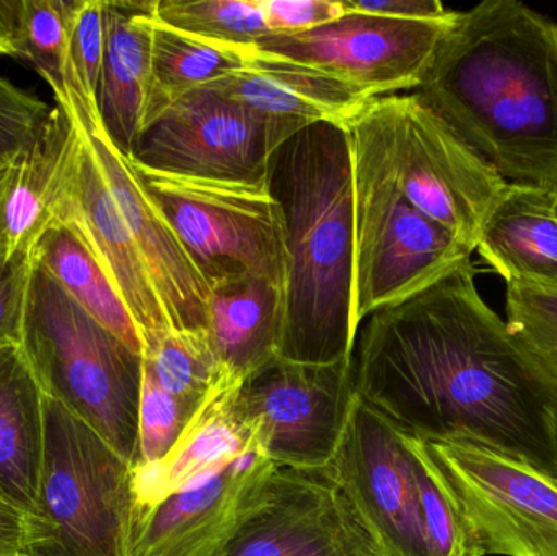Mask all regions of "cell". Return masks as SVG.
I'll list each match as a JSON object with an SVG mask.
<instances>
[{
  "label": "cell",
  "instance_id": "1",
  "mask_svg": "<svg viewBox=\"0 0 557 556\" xmlns=\"http://www.w3.org/2000/svg\"><path fill=\"white\" fill-rule=\"evenodd\" d=\"M474 274L463 261L363 320L356 394L412 436L478 444L557 480L555 397Z\"/></svg>",
  "mask_w": 557,
  "mask_h": 556
},
{
  "label": "cell",
  "instance_id": "2",
  "mask_svg": "<svg viewBox=\"0 0 557 556\" xmlns=\"http://www.w3.org/2000/svg\"><path fill=\"white\" fill-rule=\"evenodd\" d=\"M414 94L507 183L557 189V23L519 0L458 12Z\"/></svg>",
  "mask_w": 557,
  "mask_h": 556
},
{
  "label": "cell",
  "instance_id": "3",
  "mask_svg": "<svg viewBox=\"0 0 557 556\" xmlns=\"http://www.w3.org/2000/svg\"><path fill=\"white\" fill-rule=\"evenodd\" d=\"M268 186L284 224V317L278 358H352V152L347 127L318 123L274 150Z\"/></svg>",
  "mask_w": 557,
  "mask_h": 556
},
{
  "label": "cell",
  "instance_id": "4",
  "mask_svg": "<svg viewBox=\"0 0 557 556\" xmlns=\"http://www.w3.org/2000/svg\"><path fill=\"white\" fill-rule=\"evenodd\" d=\"M20 346L45 395L85 421L134 467L144 356L35 264Z\"/></svg>",
  "mask_w": 557,
  "mask_h": 556
},
{
  "label": "cell",
  "instance_id": "5",
  "mask_svg": "<svg viewBox=\"0 0 557 556\" xmlns=\"http://www.w3.org/2000/svg\"><path fill=\"white\" fill-rule=\"evenodd\" d=\"M133 467L45 395V441L28 556H127Z\"/></svg>",
  "mask_w": 557,
  "mask_h": 556
},
{
  "label": "cell",
  "instance_id": "6",
  "mask_svg": "<svg viewBox=\"0 0 557 556\" xmlns=\"http://www.w3.org/2000/svg\"><path fill=\"white\" fill-rule=\"evenodd\" d=\"M352 152L354 312L357 325L425 289L473 250L399 191L369 127L347 124Z\"/></svg>",
  "mask_w": 557,
  "mask_h": 556
},
{
  "label": "cell",
  "instance_id": "7",
  "mask_svg": "<svg viewBox=\"0 0 557 556\" xmlns=\"http://www.w3.org/2000/svg\"><path fill=\"white\" fill-rule=\"evenodd\" d=\"M357 116L406 199L474 251L509 183L416 94L373 98Z\"/></svg>",
  "mask_w": 557,
  "mask_h": 556
},
{
  "label": "cell",
  "instance_id": "8",
  "mask_svg": "<svg viewBox=\"0 0 557 556\" xmlns=\"http://www.w3.org/2000/svg\"><path fill=\"white\" fill-rule=\"evenodd\" d=\"M133 166L208 284L251 274L284 289V224L268 183L215 182Z\"/></svg>",
  "mask_w": 557,
  "mask_h": 556
},
{
  "label": "cell",
  "instance_id": "9",
  "mask_svg": "<svg viewBox=\"0 0 557 556\" xmlns=\"http://www.w3.org/2000/svg\"><path fill=\"white\" fill-rule=\"evenodd\" d=\"M356 398L352 358L327 365L274 358L232 394L235 418L276 467H330Z\"/></svg>",
  "mask_w": 557,
  "mask_h": 556
},
{
  "label": "cell",
  "instance_id": "10",
  "mask_svg": "<svg viewBox=\"0 0 557 556\" xmlns=\"http://www.w3.org/2000/svg\"><path fill=\"white\" fill-rule=\"evenodd\" d=\"M425 446L483 556H557V480L467 441Z\"/></svg>",
  "mask_w": 557,
  "mask_h": 556
},
{
  "label": "cell",
  "instance_id": "11",
  "mask_svg": "<svg viewBox=\"0 0 557 556\" xmlns=\"http://www.w3.org/2000/svg\"><path fill=\"white\" fill-rule=\"evenodd\" d=\"M457 16L412 22L347 12L310 32L267 36L251 51L310 65L372 97H386L421 87Z\"/></svg>",
  "mask_w": 557,
  "mask_h": 556
},
{
  "label": "cell",
  "instance_id": "12",
  "mask_svg": "<svg viewBox=\"0 0 557 556\" xmlns=\"http://www.w3.org/2000/svg\"><path fill=\"white\" fill-rule=\"evenodd\" d=\"M331 475L385 556H431L405 433L356 394Z\"/></svg>",
  "mask_w": 557,
  "mask_h": 556
},
{
  "label": "cell",
  "instance_id": "13",
  "mask_svg": "<svg viewBox=\"0 0 557 556\" xmlns=\"http://www.w3.org/2000/svg\"><path fill=\"white\" fill-rule=\"evenodd\" d=\"M271 153L263 124L205 85L147 124L129 160L170 175L263 185Z\"/></svg>",
  "mask_w": 557,
  "mask_h": 556
},
{
  "label": "cell",
  "instance_id": "14",
  "mask_svg": "<svg viewBox=\"0 0 557 556\" xmlns=\"http://www.w3.org/2000/svg\"><path fill=\"white\" fill-rule=\"evenodd\" d=\"M219 556H385L330 469L276 467L267 492Z\"/></svg>",
  "mask_w": 557,
  "mask_h": 556
},
{
  "label": "cell",
  "instance_id": "15",
  "mask_svg": "<svg viewBox=\"0 0 557 556\" xmlns=\"http://www.w3.org/2000/svg\"><path fill=\"white\" fill-rule=\"evenodd\" d=\"M78 129L81 134L55 191L54 222L71 231L100 264L133 316L144 356H149L172 326L139 248L104 182L87 134L81 124Z\"/></svg>",
  "mask_w": 557,
  "mask_h": 556
},
{
  "label": "cell",
  "instance_id": "16",
  "mask_svg": "<svg viewBox=\"0 0 557 556\" xmlns=\"http://www.w3.org/2000/svg\"><path fill=\"white\" fill-rule=\"evenodd\" d=\"M276 466L258 447L166 498L134 509L127 556H219L260 503Z\"/></svg>",
  "mask_w": 557,
  "mask_h": 556
},
{
  "label": "cell",
  "instance_id": "17",
  "mask_svg": "<svg viewBox=\"0 0 557 556\" xmlns=\"http://www.w3.org/2000/svg\"><path fill=\"white\" fill-rule=\"evenodd\" d=\"M69 110L87 134L104 182L162 300L170 326L182 332H209L208 281L186 254L165 215L147 196L129 157L108 137L100 116Z\"/></svg>",
  "mask_w": 557,
  "mask_h": 556
},
{
  "label": "cell",
  "instance_id": "18",
  "mask_svg": "<svg viewBox=\"0 0 557 556\" xmlns=\"http://www.w3.org/2000/svg\"><path fill=\"white\" fill-rule=\"evenodd\" d=\"M214 88L257 118L271 150L318 123L347 124L372 95L310 65L247 51L244 67L212 82Z\"/></svg>",
  "mask_w": 557,
  "mask_h": 556
},
{
  "label": "cell",
  "instance_id": "19",
  "mask_svg": "<svg viewBox=\"0 0 557 556\" xmlns=\"http://www.w3.org/2000/svg\"><path fill=\"white\" fill-rule=\"evenodd\" d=\"M78 134L72 111L55 101L36 139L0 169V263L32 260L55 224V191Z\"/></svg>",
  "mask_w": 557,
  "mask_h": 556
},
{
  "label": "cell",
  "instance_id": "20",
  "mask_svg": "<svg viewBox=\"0 0 557 556\" xmlns=\"http://www.w3.org/2000/svg\"><path fill=\"white\" fill-rule=\"evenodd\" d=\"M474 251L507 286L557 293V189L509 183Z\"/></svg>",
  "mask_w": 557,
  "mask_h": 556
},
{
  "label": "cell",
  "instance_id": "21",
  "mask_svg": "<svg viewBox=\"0 0 557 556\" xmlns=\"http://www.w3.org/2000/svg\"><path fill=\"white\" fill-rule=\"evenodd\" d=\"M152 2L104 0L103 69L98 88L101 124L114 146L131 157L143 129L156 15Z\"/></svg>",
  "mask_w": 557,
  "mask_h": 556
},
{
  "label": "cell",
  "instance_id": "22",
  "mask_svg": "<svg viewBox=\"0 0 557 556\" xmlns=\"http://www.w3.org/2000/svg\"><path fill=\"white\" fill-rule=\"evenodd\" d=\"M284 289L251 274L209 284V333L222 371L235 384L278 356Z\"/></svg>",
  "mask_w": 557,
  "mask_h": 556
},
{
  "label": "cell",
  "instance_id": "23",
  "mask_svg": "<svg viewBox=\"0 0 557 556\" xmlns=\"http://www.w3.org/2000/svg\"><path fill=\"white\" fill-rule=\"evenodd\" d=\"M238 385H222L206 400L162 462L133 467L134 509L153 505L258 447L232 411V394Z\"/></svg>",
  "mask_w": 557,
  "mask_h": 556
},
{
  "label": "cell",
  "instance_id": "24",
  "mask_svg": "<svg viewBox=\"0 0 557 556\" xmlns=\"http://www.w3.org/2000/svg\"><path fill=\"white\" fill-rule=\"evenodd\" d=\"M45 441V392L20 345H0V489L35 509Z\"/></svg>",
  "mask_w": 557,
  "mask_h": 556
},
{
  "label": "cell",
  "instance_id": "25",
  "mask_svg": "<svg viewBox=\"0 0 557 556\" xmlns=\"http://www.w3.org/2000/svg\"><path fill=\"white\" fill-rule=\"evenodd\" d=\"M35 267L48 273L85 312L144 356L143 339L126 304L90 251L61 224L51 225L33 250Z\"/></svg>",
  "mask_w": 557,
  "mask_h": 556
},
{
  "label": "cell",
  "instance_id": "26",
  "mask_svg": "<svg viewBox=\"0 0 557 556\" xmlns=\"http://www.w3.org/2000/svg\"><path fill=\"white\" fill-rule=\"evenodd\" d=\"M247 51L195 38L156 18L143 129L189 91L244 67Z\"/></svg>",
  "mask_w": 557,
  "mask_h": 556
},
{
  "label": "cell",
  "instance_id": "27",
  "mask_svg": "<svg viewBox=\"0 0 557 556\" xmlns=\"http://www.w3.org/2000/svg\"><path fill=\"white\" fill-rule=\"evenodd\" d=\"M157 381L191 417L222 385H238L222 371L209 332L170 330L152 355L144 356Z\"/></svg>",
  "mask_w": 557,
  "mask_h": 556
},
{
  "label": "cell",
  "instance_id": "28",
  "mask_svg": "<svg viewBox=\"0 0 557 556\" xmlns=\"http://www.w3.org/2000/svg\"><path fill=\"white\" fill-rule=\"evenodd\" d=\"M163 25L227 48H253L271 35L263 0H156Z\"/></svg>",
  "mask_w": 557,
  "mask_h": 556
},
{
  "label": "cell",
  "instance_id": "29",
  "mask_svg": "<svg viewBox=\"0 0 557 556\" xmlns=\"http://www.w3.org/2000/svg\"><path fill=\"white\" fill-rule=\"evenodd\" d=\"M74 0H22L18 59L48 82L58 103L72 101L69 38Z\"/></svg>",
  "mask_w": 557,
  "mask_h": 556
},
{
  "label": "cell",
  "instance_id": "30",
  "mask_svg": "<svg viewBox=\"0 0 557 556\" xmlns=\"http://www.w3.org/2000/svg\"><path fill=\"white\" fill-rule=\"evenodd\" d=\"M405 433V431H403ZM414 464L422 526L431 556H483L470 528L429 454L425 441L405 433Z\"/></svg>",
  "mask_w": 557,
  "mask_h": 556
},
{
  "label": "cell",
  "instance_id": "31",
  "mask_svg": "<svg viewBox=\"0 0 557 556\" xmlns=\"http://www.w3.org/2000/svg\"><path fill=\"white\" fill-rule=\"evenodd\" d=\"M507 325L542 372L557 404V293L507 286Z\"/></svg>",
  "mask_w": 557,
  "mask_h": 556
},
{
  "label": "cell",
  "instance_id": "32",
  "mask_svg": "<svg viewBox=\"0 0 557 556\" xmlns=\"http://www.w3.org/2000/svg\"><path fill=\"white\" fill-rule=\"evenodd\" d=\"M104 45V0H74L69 38L72 101L67 108L100 116L98 88L103 69Z\"/></svg>",
  "mask_w": 557,
  "mask_h": 556
},
{
  "label": "cell",
  "instance_id": "33",
  "mask_svg": "<svg viewBox=\"0 0 557 556\" xmlns=\"http://www.w3.org/2000/svg\"><path fill=\"white\" fill-rule=\"evenodd\" d=\"M193 420L189 411L157 381L144 359L139 405V447L134 467L162 462Z\"/></svg>",
  "mask_w": 557,
  "mask_h": 556
},
{
  "label": "cell",
  "instance_id": "34",
  "mask_svg": "<svg viewBox=\"0 0 557 556\" xmlns=\"http://www.w3.org/2000/svg\"><path fill=\"white\" fill-rule=\"evenodd\" d=\"M52 107L0 75V169L38 136Z\"/></svg>",
  "mask_w": 557,
  "mask_h": 556
},
{
  "label": "cell",
  "instance_id": "35",
  "mask_svg": "<svg viewBox=\"0 0 557 556\" xmlns=\"http://www.w3.org/2000/svg\"><path fill=\"white\" fill-rule=\"evenodd\" d=\"M271 35H298L346 15L343 0H263Z\"/></svg>",
  "mask_w": 557,
  "mask_h": 556
},
{
  "label": "cell",
  "instance_id": "36",
  "mask_svg": "<svg viewBox=\"0 0 557 556\" xmlns=\"http://www.w3.org/2000/svg\"><path fill=\"white\" fill-rule=\"evenodd\" d=\"M32 271V260L0 263V345L22 343L23 317Z\"/></svg>",
  "mask_w": 557,
  "mask_h": 556
},
{
  "label": "cell",
  "instance_id": "37",
  "mask_svg": "<svg viewBox=\"0 0 557 556\" xmlns=\"http://www.w3.org/2000/svg\"><path fill=\"white\" fill-rule=\"evenodd\" d=\"M346 12L370 13L412 22H441L455 12L445 9L438 0H343Z\"/></svg>",
  "mask_w": 557,
  "mask_h": 556
},
{
  "label": "cell",
  "instance_id": "38",
  "mask_svg": "<svg viewBox=\"0 0 557 556\" xmlns=\"http://www.w3.org/2000/svg\"><path fill=\"white\" fill-rule=\"evenodd\" d=\"M32 518L0 489V556H28Z\"/></svg>",
  "mask_w": 557,
  "mask_h": 556
},
{
  "label": "cell",
  "instance_id": "39",
  "mask_svg": "<svg viewBox=\"0 0 557 556\" xmlns=\"http://www.w3.org/2000/svg\"><path fill=\"white\" fill-rule=\"evenodd\" d=\"M22 0H0V58L18 59V18Z\"/></svg>",
  "mask_w": 557,
  "mask_h": 556
},
{
  "label": "cell",
  "instance_id": "40",
  "mask_svg": "<svg viewBox=\"0 0 557 556\" xmlns=\"http://www.w3.org/2000/svg\"><path fill=\"white\" fill-rule=\"evenodd\" d=\"M553 428H555V443H556V453H557V410L555 413V420H553Z\"/></svg>",
  "mask_w": 557,
  "mask_h": 556
}]
</instances>
